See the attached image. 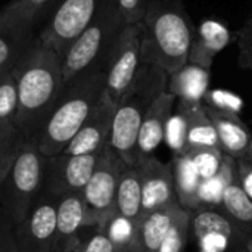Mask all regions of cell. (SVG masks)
Returning <instances> with one entry per match:
<instances>
[{"label":"cell","instance_id":"277c9868","mask_svg":"<svg viewBox=\"0 0 252 252\" xmlns=\"http://www.w3.org/2000/svg\"><path fill=\"white\" fill-rule=\"evenodd\" d=\"M168 74L158 65L143 61L130 89L115 105L109 146L127 165H139L137 137L155 99L167 92Z\"/></svg>","mask_w":252,"mask_h":252},{"label":"cell","instance_id":"e575fe53","mask_svg":"<svg viewBox=\"0 0 252 252\" xmlns=\"http://www.w3.org/2000/svg\"><path fill=\"white\" fill-rule=\"evenodd\" d=\"M185 137H186V123H185L183 115L177 111L168 120L167 131H165V139H167L168 145L171 146V149L174 151V155L183 154Z\"/></svg>","mask_w":252,"mask_h":252},{"label":"cell","instance_id":"836d02e7","mask_svg":"<svg viewBox=\"0 0 252 252\" xmlns=\"http://www.w3.org/2000/svg\"><path fill=\"white\" fill-rule=\"evenodd\" d=\"M72 252H117L108 236L97 227H87Z\"/></svg>","mask_w":252,"mask_h":252},{"label":"cell","instance_id":"52a82bcc","mask_svg":"<svg viewBox=\"0 0 252 252\" xmlns=\"http://www.w3.org/2000/svg\"><path fill=\"white\" fill-rule=\"evenodd\" d=\"M109 0H58L38 38L61 56Z\"/></svg>","mask_w":252,"mask_h":252},{"label":"cell","instance_id":"d4e9b609","mask_svg":"<svg viewBox=\"0 0 252 252\" xmlns=\"http://www.w3.org/2000/svg\"><path fill=\"white\" fill-rule=\"evenodd\" d=\"M236 179V159L224 155L219 171L202 180L199 188V208L198 210H217L221 208V201L227 186ZM196 210V211H198Z\"/></svg>","mask_w":252,"mask_h":252},{"label":"cell","instance_id":"8fae6325","mask_svg":"<svg viewBox=\"0 0 252 252\" xmlns=\"http://www.w3.org/2000/svg\"><path fill=\"white\" fill-rule=\"evenodd\" d=\"M58 220V201L41 193L25 220L13 226L24 252H53Z\"/></svg>","mask_w":252,"mask_h":252},{"label":"cell","instance_id":"3957f363","mask_svg":"<svg viewBox=\"0 0 252 252\" xmlns=\"http://www.w3.org/2000/svg\"><path fill=\"white\" fill-rule=\"evenodd\" d=\"M105 84V68L87 71L65 83L53 111L35 139L46 158H53L65 149L102 99Z\"/></svg>","mask_w":252,"mask_h":252},{"label":"cell","instance_id":"5b68a950","mask_svg":"<svg viewBox=\"0 0 252 252\" xmlns=\"http://www.w3.org/2000/svg\"><path fill=\"white\" fill-rule=\"evenodd\" d=\"M124 27L118 1L109 0L62 55L63 81L69 83L87 71L106 68L109 53Z\"/></svg>","mask_w":252,"mask_h":252},{"label":"cell","instance_id":"cb8c5ba5","mask_svg":"<svg viewBox=\"0 0 252 252\" xmlns=\"http://www.w3.org/2000/svg\"><path fill=\"white\" fill-rule=\"evenodd\" d=\"M115 211L127 219H142V180L140 165H126L117 188Z\"/></svg>","mask_w":252,"mask_h":252},{"label":"cell","instance_id":"f35d334b","mask_svg":"<svg viewBox=\"0 0 252 252\" xmlns=\"http://www.w3.org/2000/svg\"><path fill=\"white\" fill-rule=\"evenodd\" d=\"M236 180L252 199V158L245 157L236 161Z\"/></svg>","mask_w":252,"mask_h":252},{"label":"cell","instance_id":"b9f144b4","mask_svg":"<svg viewBox=\"0 0 252 252\" xmlns=\"http://www.w3.org/2000/svg\"><path fill=\"white\" fill-rule=\"evenodd\" d=\"M238 252H252V251H250V250H248V248H247L245 245H242V247H241V248L238 250Z\"/></svg>","mask_w":252,"mask_h":252},{"label":"cell","instance_id":"83f0119b","mask_svg":"<svg viewBox=\"0 0 252 252\" xmlns=\"http://www.w3.org/2000/svg\"><path fill=\"white\" fill-rule=\"evenodd\" d=\"M137 224L139 221L127 219L115 211L97 229H100L108 236L117 252H136Z\"/></svg>","mask_w":252,"mask_h":252},{"label":"cell","instance_id":"74e56055","mask_svg":"<svg viewBox=\"0 0 252 252\" xmlns=\"http://www.w3.org/2000/svg\"><path fill=\"white\" fill-rule=\"evenodd\" d=\"M0 252H24L16 241L13 226L6 217L0 221Z\"/></svg>","mask_w":252,"mask_h":252},{"label":"cell","instance_id":"7c38bea8","mask_svg":"<svg viewBox=\"0 0 252 252\" xmlns=\"http://www.w3.org/2000/svg\"><path fill=\"white\" fill-rule=\"evenodd\" d=\"M115 105L103 93L102 99L77 131V134L69 140L61 154L65 155H89L102 152L109 145V136L112 128Z\"/></svg>","mask_w":252,"mask_h":252},{"label":"cell","instance_id":"5bb4252c","mask_svg":"<svg viewBox=\"0 0 252 252\" xmlns=\"http://www.w3.org/2000/svg\"><path fill=\"white\" fill-rule=\"evenodd\" d=\"M139 165L142 180V217L177 202L171 164L151 157Z\"/></svg>","mask_w":252,"mask_h":252},{"label":"cell","instance_id":"d590c367","mask_svg":"<svg viewBox=\"0 0 252 252\" xmlns=\"http://www.w3.org/2000/svg\"><path fill=\"white\" fill-rule=\"evenodd\" d=\"M117 1L126 25H136L143 22L148 0H117Z\"/></svg>","mask_w":252,"mask_h":252},{"label":"cell","instance_id":"6da1fadb","mask_svg":"<svg viewBox=\"0 0 252 252\" xmlns=\"http://www.w3.org/2000/svg\"><path fill=\"white\" fill-rule=\"evenodd\" d=\"M13 74L18 84V111L13 124L25 140L35 142L65 87L62 56L37 37L13 68Z\"/></svg>","mask_w":252,"mask_h":252},{"label":"cell","instance_id":"e0dca14e","mask_svg":"<svg viewBox=\"0 0 252 252\" xmlns=\"http://www.w3.org/2000/svg\"><path fill=\"white\" fill-rule=\"evenodd\" d=\"M214 128L217 131L219 139V149L227 155L235 158L236 161L245 158L248 154V146L251 142V133L245 123L241 120L239 115L220 112L204 106Z\"/></svg>","mask_w":252,"mask_h":252},{"label":"cell","instance_id":"4fadbf2b","mask_svg":"<svg viewBox=\"0 0 252 252\" xmlns=\"http://www.w3.org/2000/svg\"><path fill=\"white\" fill-rule=\"evenodd\" d=\"M190 230L198 241L199 252H226L242 236L241 229L217 210L192 213Z\"/></svg>","mask_w":252,"mask_h":252},{"label":"cell","instance_id":"60d3db41","mask_svg":"<svg viewBox=\"0 0 252 252\" xmlns=\"http://www.w3.org/2000/svg\"><path fill=\"white\" fill-rule=\"evenodd\" d=\"M248 158H252V134H251V142H250V146H248V154H247Z\"/></svg>","mask_w":252,"mask_h":252},{"label":"cell","instance_id":"8d00e7d4","mask_svg":"<svg viewBox=\"0 0 252 252\" xmlns=\"http://www.w3.org/2000/svg\"><path fill=\"white\" fill-rule=\"evenodd\" d=\"M239 65L244 69H252V15L248 18L244 28L239 31Z\"/></svg>","mask_w":252,"mask_h":252},{"label":"cell","instance_id":"4dcf8cb0","mask_svg":"<svg viewBox=\"0 0 252 252\" xmlns=\"http://www.w3.org/2000/svg\"><path fill=\"white\" fill-rule=\"evenodd\" d=\"M18 111V84L13 74L6 72L0 81V120L15 123Z\"/></svg>","mask_w":252,"mask_h":252},{"label":"cell","instance_id":"2e32d148","mask_svg":"<svg viewBox=\"0 0 252 252\" xmlns=\"http://www.w3.org/2000/svg\"><path fill=\"white\" fill-rule=\"evenodd\" d=\"M177 99L174 94L164 92L161 93L152 106L149 108L145 120L142 123L139 137H137V157L139 162L152 157V152L165 139L167 124L173 115V108Z\"/></svg>","mask_w":252,"mask_h":252},{"label":"cell","instance_id":"ba28073f","mask_svg":"<svg viewBox=\"0 0 252 252\" xmlns=\"http://www.w3.org/2000/svg\"><path fill=\"white\" fill-rule=\"evenodd\" d=\"M126 165L120 155L108 145L81 192L90 227H100L115 213L117 188Z\"/></svg>","mask_w":252,"mask_h":252},{"label":"cell","instance_id":"ffe728a7","mask_svg":"<svg viewBox=\"0 0 252 252\" xmlns=\"http://www.w3.org/2000/svg\"><path fill=\"white\" fill-rule=\"evenodd\" d=\"M58 0H12L0 9V24L34 34L35 27L46 21Z\"/></svg>","mask_w":252,"mask_h":252},{"label":"cell","instance_id":"30bf717a","mask_svg":"<svg viewBox=\"0 0 252 252\" xmlns=\"http://www.w3.org/2000/svg\"><path fill=\"white\" fill-rule=\"evenodd\" d=\"M103 151L89 155L59 154L47 158L43 195L59 201L66 195L81 193L94 173Z\"/></svg>","mask_w":252,"mask_h":252},{"label":"cell","instance_id":"7bdbcfd3","mask_svg":"<svg viewBox=\"0 0 252 252\" xmlns=\"http://www.w3.org/2000/svg\"><path fill=\"white\" fill-rule=\"evenodd\" d=\"M3 75H4V74H0V81H1V78H3Z\"/></svg>","mask_w":252,"mask_h":252},{"label":"cell","instance_id":"ac0fdd59","mask_svg":"<svg viewBox=\"0 0 252 252\" xmlns=\"http://www.w3.org/2000/svg\"><path fill=\"white\" fill-rule=\"evenodd\" d=\"M232 41V31L219 21L207 19L196 30L189 52V63L211 69L216 56Z\"/></svg>","mask_w":252,"mask_h":252},{"label":"cell","instance_id":"9a60e30c","mask_svg":"<svg viewBox=\"0 0 252 252\" xmlns=\"http://www.w3.org/2000/svg\"><path fill=\"white\" fill-rule=\"evenodd\" d=\"M87 223L86 207L81 193L66 195L58 201V220L53 252H72Z\"/></svg>","mask_w":252,"mask_h":252},{"label":"cell","instance_id":"7402d4cb","mask_svg":"<svg viewBox=\"0 0 252 252\" xmlns=\"http://www.w3.org/2000/svg\"><path fill=\"white\" fill-rule=\"evenodd\" d=\"M182 205L177 202L155 210L139 220L136 252H158L171 223Z\"/></svg>","mask_w":252,"mask_h":252},{"label":"cell","instance_id":"ab89813d","mask_svg":"<svg viewBox=\"0 0 252 252\" xmlns=\"http://www.w3.org/2000/svg\"><path fill=\"white\" fill-rule=\"evenodd\" d=\"M245 247H247L250 251H252V235L250 236V238H248V239H247V242H245Z\"/></svg>","mask_w":252,"mask_h":252},{"label":"cell","instance_id":"1f68e13d","mask_svg":"<svg viewBox=\"0 0 252 252\" xmlns=\"http://www.w3.org/2000/svg\"><path fill=\"white\" fill-rule=\"evenodd\" d=\"M202 105L208 106L211 109L226 112V114H233L239 115L244 109V100L241 96L235 94L233 92L217 89V90H208L202 99Z\"/></svg>","mask_w":252,"mask_h":252},{"label":"cell","instance_id":"d6986e66","mask_svg":"<svg viewBox=\"0 0 252 252\" xmlns=\"http://www.w3.org/2000/svg\"><path fill=\"white\" fill-rule=\"evenodd\" d=\"M177 111L183 115L186 123L183 154H188L198 148H219L217 131L202 102L199 103L177 102Z\"/></svg>","mask_w":252,"mask_h":252},{"label":"cell","instance_id":"484cf974","mask_svg":"<svg viewBox=\"0 0 252 252\" xmlns=\"http://www.w3.org/2000/svg\"><path fill=\"white\" fill-rule=\"evenodd\" d=\"M35 34L22 32L0 24V74L10 72L35 41Z\"/></svg>","mask_w":252,"mask_h":252},{"label":"cell","instance_id":"d6a6232c","mask_svg":"<svg viewBox=\"0 0 252 252\" xmlns=\"http://www.w3.org/2000/svg\"><path fill=\"white\" fill-rule=\"evenodd\" d=\"M188 154L190 155L202 180L213 177L219 171L224 157V154L219 148H198Z\"/></svg>","mask_w":252,"mask_h":252},{"label":"cell","instance_id":"f546056e","mask_svg":"<svg viewBox=\"0 0 252 252\" xmlns=\"http://www.w3.org/2000/svg\"><path fill=\"white\" fill-rule=\"evenodd\" d=\"M24 137L13 123L0 120V185L3 183Z\"/></svg>","mask_w":252,"mask_h":252},{"label":"cell","instance_id":"8992f818","mask_svg":"<svg viewBox=\"0 0 252 252\" xmlns=\"http://www.w3.org/2000/svg\"><path fill=\"white\" fill-rule=\"evenodd\" d=\"M47 158L34 140H22L0 185V202L12 226L21 224L43 193Z\"/></svg>","mask_w":252,"mask_h":252},{"label":"cell","instance_id":"f1b7e54d","mask_svg":"<svg viewBox=\"0 0 252 252\" xmlns=\"http://www.w3.org/2000/svg\"><path fill=\"white\" fill-rule=\"evenodd\" d=\"M190 221H192V213L180 207L173 219V223L158 252H183L189 239Z\"/></svg>","mask_w":252,"mask_h":252},{"label":"cell","instance_id":"4316f807","mask_svg":"<svg viewBox=\"0 0 252 252\" xmlns=\"http://www.w3.org/2000/svg\"><path fill=\"white\" fill-rule=\"evenodd\" d=\"M223 213L241 229L242 233L252 235V199L244 192L235 179L224 190L221 201Z\"/></svg>","mask_w":252,"mask_h":252},{"label":"cell","instance_id":"44dd1931","mask_svg":"<svg viewBox=\"0 0 252 252\" xmlns=\"http://www.w3.org/2000/svg\"><path fill=\"white\" fill-rule=\"evenodd\" d=\"M210 69L186 63L179 71L168 75L167 92L174 94L177 102L199 103L210 90Z\"/></svg>","mask_w":252,"mask_h":252},{"label":"cell","instance_id":"603a6c76","mask_svg":"<svg viewBox=\"0 0 252 252\" xmlns=\"http://www.w3.org/2000/svg\"><path fill=\"white\" fill-rule=\"evenodd\" d=\"M176 196L182 208L193 213L199 208V188L202 179L189 154L174 155L171 161Z\"/></svg>","mask_w":252,"mask_h":252},{"label":"cell","instance_id":"9c48e42d","mask_svg":"<svg viewBox=\"0 0 252 252\" xmlns=\"http://www.w3.org/2000/svg\"><path fill=\"white\" fill-rule=\"evenodd\" d=\"M143 28L142 24L126 25L118 35L105 68V94L117 105L130 89L142 65Z\"/></svg>","mask_w":252,"mask_h":252},{"label":"cell","instance_id":"7a4b0ae2","mask_svg":"<svg viewBox=\"0 0 252 252\" xmlns=\"http://www.w3.org/2000/svg\"><path fill=\"white\" fill-rule=\"evenodd\" d=\"M142 28L143 61L158 65L168 75L188 63L196 28L182 0H148Z\"/></svg>","mask_w":252,"mask_h":252}]
</instances>
